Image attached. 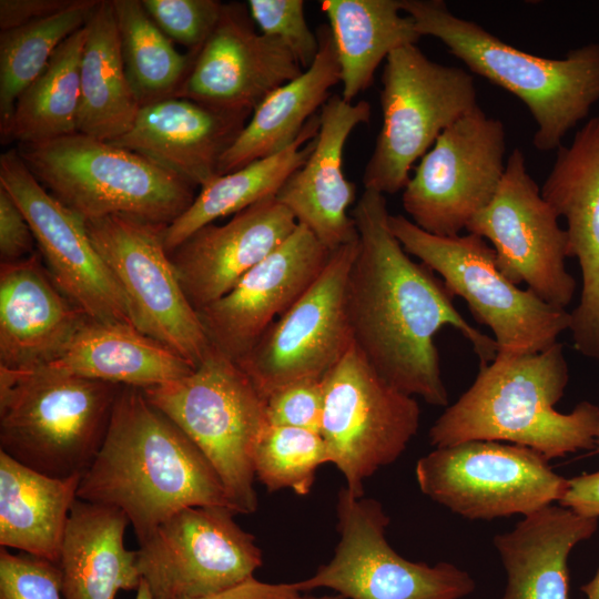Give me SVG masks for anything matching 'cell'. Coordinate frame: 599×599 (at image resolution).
<instances>
[{"mask_svg": "<svg viewBox=\"0 0 599 599\" xmlns=\"http://www.w3.org/2000/svg\"><path fill=\"white\" fill-rule=\"evenodd\" d=\"M270 425L321 432L323 379H302L286 384L265 397Z\"/></svg>", "mask_w": 599, "mask_h": 599, "instance_id": "60d3db41", "label": "cell"}, {"mask_svg": "<svg viewBox=\"0 0 599 599\" xmlns=\"http://www.w3.org/2000/svg\"><path fill=\"white\" fill-rule=\"evenodd\" d=\"M541 194L567 223L569 256L578 260L582 288L570 313L573 346L599 358V114L557 149Z\"/></svg>", "mask_w": 599, "mask_h": 599, "instance_id": "44dd1931", "label": "cell"}, {"mask_svg": "<svg viewBox=\"0 0 599 599\" xmlns=\"http://www.w3.org/2000/svg\"><path fill=\"white\" fill-rule=\"evenodd\" d=\"M225 506L179 510L136 550V566L154 599L199 598L236 586L263 562L253 535Z\"/></svg>", "mask_w": 599, "mask_h": 599, "instance_id": "2e32d148", "label": "cell"}, {"mask_svg": "<svg viewBox=\"0 0 599 599\" xmlns=\"http://www.w3.org/2000/svg\"><path fill=\"white\" fill-rule=\"evenodd\" d=\"M58 564L20 551L0 549V599H62Z\"/></svg>", "mask_w": 599, "mask_h": 599, "instance_id": "ab89813d", "label": "cell"}, {"mask_svg": "<svg viewBox=\"0 0 599 599\" xmlns=\"http://www.w3.org/2000/svg\"><path fill=\"white\" fill-rule=\"evenodd\" d=\"M129 524L115 507L74 501L58 562L63 599H114L119 590H138L136 550L124 546Z\"/></svg>", "mask_w": 599, "mask_h": 599, "instance_id": "83f0119b", "label": "cell"}, {"mask_svg": "<svg viewBox=\"0 0 599 599\" xmlns=\"http://www.w3.org/2000/svg\"><path fill=\"white\" fill-rule=\"evenodd\" d=\"M135 599H154L148 585L141 580L140 587L136 590Z\"/></svg>", "mask_w": 599, "mask_h": 599, "instance_id": "7dc6e473", "label": "cell"}, {"mask_svg": "<svg viewBox=\"0 0 599 599\" xmlns=\"http://www.w3.org/2000/svg\"><path fill=\"white\" fill-rule=\"evenodd\" d=\"M84 223L124 294L132 325L196 367L211 344L164 247L165 225L120 215Z\"/></svg>", "mask_w": 599, "mask_h": 599, "instance_id": "4fadbf2b", "label": "cell"}, {"mask_svg": "<svg viewBox=\"0 0 599 599\" xmlns=\"http://www.w3.org/2000/svg\"><path fill=\"white\" fill-rule=\"evenodd\" d=\"M568 382V362L559 342L535 354H497L479 365L470 387L433 424L430 445L495 440L530 448L548 460L593 449L599 440V406L583 400L570 413L555 409Z\"/></svg>", "mask_w": 599, "mask_h": 599, "instance_id": "3957f363", "label": "cell"}, {"mask_svg": "<svg viewBox=\"0 0 599 599\" xmlns=\"http://www.w3.org/2000/svg\"><path fill=\"white\" fill-rule=\"evenodd\" d=\"M100 0H77L45 19L0 32V125L60 44L85 27Z\"/></svg>", "mask_w": 599, "mask_h": 599, "instance_id": "d590c367", "label": "cell"}, {"mask_svg": "<svg viewBox=\"0 0 599 599\" xmlns=\"http://www.w3.org/2000/svg\"><path fill=\"white\" fill-rule=\"evenodd\" d=\"M32 230L11 195L0 186L1 263L16 262L34 253Z\"/></svg>", "mask_w": 599, "mask_h": 599, "instance_id": "b9f144b4", "label": "cell"}, {"mask_svg": "<svg viewBox=\"0 0 599 599\" xmlns=\"http://www.w3.org/2000/svg\"><path fill=\"white\" fill-rule=\"evenodd\" d=\"M316 34L319 50L314 62L298 77L272 91L254 109L252 118L223 154L219 175L287 149L329 99L332 88L341 82L338 59L329 27L319 26Z\"/></svg>", "mask_w": 599, "mask_h": 599, "instance_id": "4316f807", "label": "cell"}, {"mask_svg": "<svg viewBox=\"0 0 599 599\" xmlns=\"http://www.w3.org/2000/svg\"><path fill=\"white\" fill-rule=\"evenodd\" d=\"M121 386L50 366L0 367V450L44 475H83L106 434Z\"/></svg>", "mask_w": 599, "mask_h": 599, "instance_id": "5b68a950", "label": "cell"}, {"mask_svg": "<svg viewBox=\"0 0 599 599\" xmlns=\"http://www.w3.org/2000/svg\"><path fill=\"white\" fill-rule=\"evenodd\" d=\"M81 477H51L0 450L1 547L58 564Z\"/></svg>", "mask_w": 599, "mask_h": 599, "instance_id": "f546056e", "label": "cell"}, {"mask_svg": "<svg viewBox=\"0 0 599 599\" xmlns=\"http://www.w3.org/2000/svg\"><path fill=\"white\" fill-rule=\"evenodd\" d=\"M302 599H345L343 596H322V597H308V598H302Z\"/></svg>", "mask_w": 599, "mask_h": 599, "instance_id": "c3c4849f", "label": "cell"}, {"mask_svg": "<svg viewBox=\"0 0 599 599\" xmlns=\"http://www.w3.org/2000/svg\"><path fill=\"white\" fill-rule=\"evenodd\" d=\"M250 16L261 33L284 44L306 70L315 60L319 43L305 19L302 0H250Z\"/></svg>", "mask_w": 599, "mask_h": 599, "instance_id": "74e56055", "label": "cell"}, {"mask_svg": "<svg viewBox=\"0 0 599 599\" xmlns=\"http://www.w3.org/2000/svg\"><path fill=\"white\" fill-rule=\"evenodd\" d=\"M321 425L329 463L346 479V489L364 497V481L397 460L419 427L413 396L387 383L353 345L323 377Z\"/></svg>", "mask_w": 599, "mask_h": 599, "instance_id": "8fae6325", "label": "cell"}, {"mask_svg": "<svg viewBox=\"0 0 599 599\" xmlns=\"http://www.w3.org/2000/svg\"><path fill=\"white\" fill-rule=\"evenodd\" d=\"M388 226L404 250L439 274L448 291L468 304L475 319L491 329L497 354L540 353L570 328L566 308L519 288L500 272L495 251L483 237L437 236L400 214H389Z\"/></svg>", "mask_w": 599, "mask_h": 599, "instance_id": "ba28073f", "label": "cell"}, {"mask_svg": "<svg viewBox=\"0 0 599 599\" xmlns=\"http://www.w3.org/2000/svg\"><path fill=\"white\" fill-rule=\"evenodd\" d=\"M319 111L312 153L275 197L332 252L358 237L348 214L356 185L345 177L343 153L353 130L369 122L372 108L365 100L349 103L341 94H332Z\"/></svg>", "mask_w": 599, "mask_h": 599, "instance_id": "7402d4cb", "label": "cell"}, {"mask_svg": "<svg viewBox=\"0 0 599 599\" xmlns=\"http://www.w3.org/2000/svg\"><path fill=\"white\" fill-rule=\"evenodd\" d=\"M558 504L582 516L599 519V470L568 479V488Z\"/></svg>", "mask_w": 599, "mask_h": 599, "instance_id": "ee69618b", "label": "cell"}, {"mask_svg": "<svg viewBox=\"0 0 599 599\" xmlns=\"http://www.w3.org/2000/svg\"><path fill=\"white\" fill-rule=\"evenodd\" d=\"M388 216L385 194L369 189L352 212L358 235L347 284L353 343L396 389L447 407L437 332L445 326L458 329L480 364L495 359L497 345L457 311L443 280L409 257L392 233Z\"/></svg>", "mask_w": 599, "mask_h": 599, "instance_id": "6da1fadb", "label": "cell"}, {"mask_svg": "<svg viewBox=\"0 0 599 599\" xmlns=\"http://www.w3.org/2000/svg\"><path fill=\"white\" fill-rule=\"evenodd\" d=\"M296 583H268L253 577L220 592L180 599H302Z\"/></svg>", "mask_w": 599, "mask_h": 599, "instance_id": "f6af8a7d", "label": "cell"}, {"mask_svg": "<svg viewBox=\"0 0 599 599\" xmlns=\"http://www.w3.org/2000/svg\"><path fill=\"white\" fill-rule=\"evenodd\" d=\"M85 28L78 133L112 142L132 128L141 109L125 72L112 0H100Z\"/></svg>", "mask_w": 599, "mask_h": 599, "instance_id": "4dcf8cb0", "label": "cell"}, {"mask_svg": "<svg viewBox=\"0 0 599 599\" xmlns=\"http://www.w3.org/2000/svg\"><path fill=\"white\" fill-rule=\"evenodd\" d=\"M16 148L40 184L83 222L120 215L167 225L195 199L181 177L82 133Z\"/></svg>", "mask_w": 599, "mask_h": 599, "instance_id": "8992f818", "label": "cell"}, {"mask_svg": "<svg viewBox=\"0 0 599 599\" xmlns=\"http://www.w3.org/2000/svg\"><path fill=\"white\" fill-rule=\"evenodd\" d=\"M328 251L304 225L248 271L217 301L199 309V317L219 352L238 362L316 280Z\"/></svg>", "mask_w": 599, "mask_h": 599, "instance_id": "ffe728a7", "label": "cell"}, {"mask_svg": "<svg viewBox=\"0 0 599 599\" xmlns=\"http://www.w3.org/2000/svg\"><path fill=\"white\" fill-rule=\"evenodd\" d=\"M90 318L54 284L39 252L0 265V367L47 366Z\"/></svg>", "mask_w": 599, "mask_h": 599, "instance_id": "d4e9b609", "label": "cell"}, {"mask_svg": "<svg viewBox=\"0 0 599 599\" xmlns=\"http://www.w3.org/2000/svg\"><path fill=\"white\" fill-rule=\"evenodd\" d=\"M77 0H1V31L35 22L71 7Z\"/></svg>", "mask_w": 599, "mask_h": 599, "instance_id": "7bdbcfd3", "label": "cell"}, {"mask_svg": "<svg viewBox=\"0 0 599 599\" xmlns=\"http://www.w3.org/2000/svg\"><path fill=\"white\" fill-rule=\"evenodd\" d=\"M250 114L169 98L141 106L132 128L111 143L202 187L219 175L223 154Z\"/></svg>", "mask_w": 599, "mask_h": 599, "instance_id": "cb8c5ba5", "label": "cell"}, {"mask_svg": "<svg viewBox=\"0 0 599 599\" xmlns=\"http://www.w3.org/2000/svg\"><path fill=\"white\" fill-rule=\"evenodd\" d=\"M598 520L552 504L496 535L507 576L499 599H569V556L596 534Z\"/></svg>", "mask_w": 599, "mask_h": 599, "instance_id": "484cf974", "label": "cell"}, {"mask_svg": "<svg viewBox=\"0 0 599 599\" xmlns=\"http://www.w3.org/2000/svg\"><path fill=\"white\" fill-rule=\"evenodd\" d=\"M154 23L174 42L197 51L214 29L223 2L217 0H141Z\"/></svg>", "mask_w": 599, "mask_h": 599, "instance_id": "f35d334b", "label": "cell"}, {"mask_svg": "<svg viewBox=\"0 0 599 599\" xmlns=\"http://www.w3.org/2000/svg\"><path fill=\"white\" fill-rule=\"evenodd\" d=\"M329 463L319 433L267 424L254 450L255 477L268 491L292 489L301 496L311 491L317 468Z\"/></svg>", "mask_w": 599, "mask_h": 599, "instance_id": "8d00e7d4", "label": "cell"}, {"mask_svg": "<svg viewBox=\"0 0 599 599\" xmlns=\"http://www.w3.org/2000/svg\"><path fill=\"white\" fill-rule=\"evenodd\" d=\"M0 186L24 214L59 290L91 321L132 324L124 294L85 223L40 184L17 148L0 156Z\"/></svg>", "mask_w": 599, "mask_h": 599, "instance_id": "ac0fdd59", "label": "cell"}, {"mask_svg": "<svg viewBox=\"0 0 599 599\" xmlns=\"http://www.w3.org/2000/svg\"><path fill=\"white\" fill-rule=\"evenodd\" d=\"M382 83L383 124L363 184L394 194L404 190L415 162L437 138L479 104L470 73L432 61L416 44L386 58Z\"/></svg>", "mask_w": 599, "mask_h": 599, "instance_id": "9c48e42d", "label": "cell"}, {"mask_svg": "<svg viewBox=\"0 0 599 599\" xmlns=\"http://www.w3.org/2000/svg\"><path fill=\"white\" fill-rule=\"evenodd\" d=\"M422 37L443 42L467 68L525 103L539 151L557 150L599 101V43L549 59L509 45L480 24L457 17L443 0H399Z\"/></svg>", "mask_w": 599, "mask_h": 599, "instance_id": "277c9868", "label": "cell"}, {"mask_svg": "<svg viewBox=\"0 0 599 599\" xmlns=\"http://www.w3.org/2000/svg\"><path fill=\"white\" fill-rule=\"evenodd\" d=\"M558 220L529 175L525 154L516 148L506 161L494 197L466 230L489 241L498 268L510 282H524L546 303L566 308L576 281L566 270L568 235Z\"/></svg>", "mask_w": 599, "mask_h": 599, "instance_id": "e0dca14e", "label": "cell"}, {"mask_svg": "<svg viewBox=\"0 0 599 599\" xmlns=\"http://www.w3.org/2000/svg\"><path fill=\"white\" fill-rule=\"evenodd\" d=\"M506 129L478 105L449 125L419 160L403 190L410 221L457 236L494 197L505 172Z\"/></svg>", "mask_w": 599, "mask_h": 599, "instance_id": "5bb4252c", "label": "cell"}, {"mask_svg": "<svg viewBox=\"0 0 599 599\" xmlns=\"http://www.w3.org/2000/svg\"><path fill=\"white\" fill-rule=\"evenodd\" d=\"M142 392L207 458L231 509L255 512L254 450L268 423L265 398L241 366L211 346L190 374Z\"/></svg>", "mask_w": 599, "mask_h": 599, "instance_id": "52a82bcc", "label": "cell"}, {"mask_svg": "<svg viewBox=\"0 0 599 599\" xmlns=\"http://www.w3.org/2000/svg\"><path fill=\"white\" fill-rule=\"evenodd\" d=\"M303 71L284 44L255 29L246 4L223 3L174 98L252 113L272 91Z\"/></svg>", "mask_w": 599, "mask_h": 599, "instance_id": "d6986e66", "label": "cell"}, {"mask_svg": "<svg viewBox=\"0 0 599 599\" xmlns=\"http://www.w3.org/2000/svg\"><path fill=\"white\" fill-rule=\"evenodd\" d=\"M336 510L341 538L334 556L295 582L301 591L329 588L345 599H463L475 590L473 577L454 564L430 566L398 555L386 539L389 517L377 500L344 487Z\"/></svg>", "mask_w": 599, "mask_h": 599, "instance_id": "7c38bea8", "label": "cell"}, {"mask_svg": "<svg viewBox=\"0 0 599 599\" xmlns=\"http://www.w3.org/2000/svg\"><path fill=\"white\" fill-rule=\"evenodd\" d=\"M415 476L424 495L473 520L525 517L558 504L568 488L539 453L495 440L437 447L418 459Z\"/></svg>", "mask_w": 599, "mask_h": 599, "instance_id": "30bf717a", "label": "cell"}, {"mask_svg": "<svg viewBox=\"0 0 599 599\" xmlns=\"http://www.w3.org/2000/svg\"><path fill=\"white\" fill-rule=\"evenodd\" d=\"M85 39L84 27L60 44L41 74L19 95L10 119L0 125L2 142L37 143L78 133Z\"/></svg>", "mask_w": 599, "mask_h": 599, "instance_id": "836d02e7", "label": "cell"}, {"mask_svg": "<svg viewBox=\"0 0 599 599\" xmlns=\"http://www.w3.org/2000/svg\"><path fill=\"white\" fill-rule=\"evenodd\" d=\"M125 72L141 106L174 98L195 51L179 52L141 0H112Z\"/></svg>", "mask_w": 599, "mask_h": 599, "instance_id": "e575fe53", "label": "cell"}, {"mask_svg": "<svg viewBox=\"0 0 599 599\" xmlns=\"http://www.w3.org/2000/svg\"><path fill=\"white\" fill-rule=\"evenodd\" d=\"M319 114L312 116L296 141L284 151L254 161L231 173L217 175L201 187L192 204L162 229V241L171 254L197 230L223 216L236 214L276 195L287 177L301 167L315 144Z\"/></svg>", "mask_w": 599, "mask_h": 599, "instance_id": "d6a6232c", "label": "cell"}, {"mask_svg": "<svg viewBox=\"0 0 599 599\" xmlns=\"http://www.w3.org/2000/svg\"><path fill=\"white\" fill-rule=\"evenodd\" d=\"M339 64L344 101L372 85L380 62L422 38L399 0H323Z\"/></svg>", "mask_w": 599, "mask_h": 599, "instance_id": "1f68e13d", "label": "cell"}, {"mask_svg": "<svg viewBox=\"0 0 599 599\" xmlns=\"http://www.w3.org/2000/svg\"><path fill=\"white\" fill-rule=\"evenodd\" d=\"M585 599H599V566L590 581L581 586Z\"/></svg>", "mask_w": 599, "mask_h": 599, "instance_id": "bcb514c9", "label": "cell"}, {"mask_svg": "<svg viewBox=\"0 0 599 599\" xmlns=\"http://www.w3.org/2000/svg\"><path fill=\"white\" fill-rule=\"evenodd\" d=\"M78 498L122 510L139 544L181 509L231 508L203 453L141 388L131 386H121L115 397L105 437L81 477Z\"/></svg>", "mask_w": 599, "mask_h": 599, "instance_id": "7a4b0ae2", "label": "cell"}, {"mask_svg": "<svg viewBox=\"0 0 599 599\" xmlns=\"http://www.w3.org/2000/svg\"><path fill=\"white\" fill-rule=\"evenodd\" d=\"M297 221L275 195L234 214L223 225L194 232L170 255L180 284L199 311L229 293L278 247Z\"/></svg>", "mask_w": 599, "mask_h": 599, "instance_id": "603a6c76", "label": "cell"}, {"mask_svg": "<svg viewBox=\"0 0 599 599\" xmlns=\"http://www.w3.org/2000/svg\"><path fill=\"white\" fill-rule=\"evenodd\" d=\"M52 368L120 386L148 388L190 374L195 367L132 324L88 319Z\"/></svg>", "mask_w": 599, "mask_h": 599, "instance_id": "f1b7e54d", "label": "cell"}, {"mask_svg": "<svg viewBox=\"0 0 599 599\" xmlns=\"http://www.w3.org/2000/svg\"><path fill=\"white\" fill-rule=\"evenodd\" d=\"M358 237L331 252L311 286L236 362L265 398L302 379H323L353 345L347 312Z\"/></svg>", "mask_w": 599, "mask_h": 599, "instance_id": "9a60e30c", "label": "cell"}]
</instances>
